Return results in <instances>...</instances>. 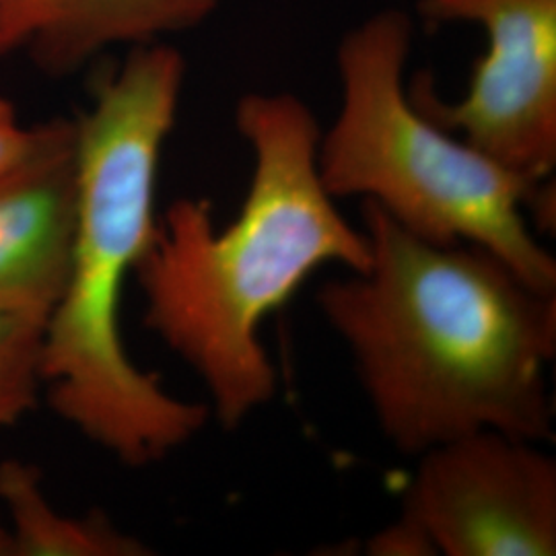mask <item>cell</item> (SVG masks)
<instances>
[{
  "mask_svg": "<svg viewBox=\"0 0 556 556\" xmlns=\"http://www.w3.org/2000/svg\"><path fill=\"white\" fill-rule=\"evenodd\" d=\"M369 264L324 282L381 435L402 456L480 431L548 443L556 291L475 243L418 238L363 200Z\"/></svg>",
  "mask_w": 556,
  "mask_h": 556,
  "instance_id": "obj_1",
  "label": "cell"
},
{
  "mask_svg": "<svg viewBox=\"0 0 556 556\" xmlns=\"http://www.w3.org/2000/svg\"><path fill=\"white\" fill-rule=\"evenodd\" d=\"M538 445L480 431L425 452L402 519L433 555H556V462Z\"/></svg>",
  "mask_w": 556,
  "mask_h": 556,
  "instance_id": "obj_6",
  "label": "cell"
},
{
  "mask_svg": "<svg viewBox=\"0 0 556 556\" xmlns=\"http://www.w3.org/2000/svg\"><path fill=\"white\" fill-rule=\"evenodd\" d=\"M435 23L468 21L486 34L468 91L443 103L429 85L418 110L519 178L544 186L556 167V0H420Z\"/></svg>",
  "mask_w": 556,
  "mask_h": 556,
  "instance_id": "obj_5",
  "label": "cell"
},
{
  "mask_svg": "<svg viewBox=\"0 0 556 556\" xmlns=\"http://www.w3.org/2000/svg\"><path fill=\"white\" fill-rule=\"evenodd\" d=\"M46 319L40 312L0 309V431L17 425L43 394Z\"/></svg>",
  "mask_w": 556,
  "mask_h": 556,
  "instance_id": "obj_10",
  "label": "cell"
},
{
  "mask_svg": "<svg viewBox=\"0 0 556 556\" xmlns=\"http://www.w3.org/2000/svg\"><path fill=\"white\" fill-rule=\"evenodd\" d=\"M186 64L160 41L132 46L75 119L77 227L64 289L48 314L43 394L83 438L124 466L157 464L211 417L128 357L124 287L155 238L161 151L176 124Z\"/></svg>",
  "mask_w": 556,
  "mask_h": 556,
  "instance_id": "obj_3",
  "label": "cell"
},
{
  "mask_svg": "<svg viewBox=\"0 0 556 556\" xmlns=\"http://www.w3.org/2000/svg\"><path fill=\"white\" fill-rule=\"evenodd\" d=\"M0 503L11 556H147L153 551L103 514L68 516L43 491L40 470L21 459L0 462Z\"/></svg>",
  "mask_w": 556,
  "mask_h": 556,
  "instance_id": "obj_9",
  "label": "cell"
},
{
  "mask_svg": "<svg viewBox=\"0 0 556 556\" xmlns=\"http://www.w3.org/2000/svg\"><path fill=\"white\" fill-rule=\"evenodd\" d=\"M75 227V119H52L40 124L34 151L0 178V309L52 312Z\"/></svg>",
  "mask_w": 556,
  "mask_h": 556,
  "instance_id": "obj_7",
  "label": "cell"
},
{
  "mask_svg": "<svg viewBox=\"0 0 556 556\" xmlns=\"http://www.w3.org/2000/svg\"><path fill=\"white\" fill-rule=\"evenodd\" d=\"M40 139L38 126H23L13 105L0 98V178L25 160Z\"/></svg>",
  "mask_w": 556,
  "mask_h": 556,
  "instance_id": "obj_11",
  "label": "cell"
},
{
  "mask_svg": "<svg viewBox=\"0 0 556 556\" xmlns=\"http://www.w3.org/2000/svg\"><path fill=\"white\" fill-rule=\"evenodd\" d=\"M413 23L381 11L338 48L342 103L319 135V178L332 199L361 197L435 243H475L538 289L556 291V262L538 241L555 231V188L538 186L441 128L404 87Z\"/></svg>",
  "mask_w": 556,
  "mask_h": 556,
  "instance_id": "obj_4",
  "label": "cell"
},
{
  "mask_svg": "<svg viewBox=\"0 0 556 556\" xmlns=\"http://www.w3.org/2000/svg\"><path fill=\"white\" fill-rule=\"evenodd\" d=\"M236 126L254 155L238 217L217 229L206 200H176L135 273L144 324L199 376L211 417L229 431L277 394L262 321L319 266L369 264L365 231L319 178L309 108L289 93H250Z\"/></svg>",
  "mask_w": 556,
  "mask_h": 556,
  "instance_id": "obj_2",
  "label": "cell"
},
{
  "mask_svg": "<svg viewBox=\"0 0 556 556\" xmlns=\"http://www.w3.org/2000/svg\"><path fill=\"white\" fill-rule=\"evenodd\" d=\"M217 0H0V56L34 54L54 71H71L116 43H151L192 29Z\"/></svg>",
  "mask_w": 556,
  "mask_h": 556,
  "instance_id": "obj_8",
  "label": "cell"
},
{
  "mask_svg": "<svg viewBox=\"0 0 556 556\" xmlns=\"http://www.w3.org/2000/svg\"><path fill=\"white\" fill-rule=\"evenodd\" d=\"M0 556H11V542H9V532L4 521L0 519Z\"/></svg>",
  "mask_w": 556,
  "mask_h": 556,
  "instance_id": "obj_12",
  "label": "cell"
}]
</instances>
